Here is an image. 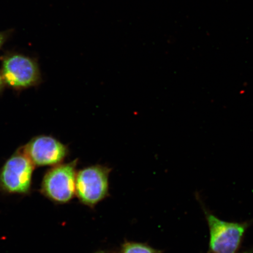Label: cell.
<instances>
[{
	"mask_svg": "<svg viewBox=\"0 0 253 253\" xmlns=\"http://www.w3.org/2000/svg\"><path fill=\"white\" fill-rule=\"evenodd\" d=\"M9 36V32H0V49L7 40Z\"/></svg>",
	"mask_w": 253,
	"mask_h": 253,
	"instance_id": "cell-8",
	"label": "cell"
},
{
	"mask_svg": "<svg viewBox=\"0 0 253 253\" xmlns=\"http://www.w3.org/2000/svg\"><path fill=\"white\" fill-rule=\"evenodd\" d=\"M1 72L5 86L15 90L25 89L40 83L39 64L30 56L12 53L2 59Z\"/></svg>",
	"mask_w": 253,
	"mask_h": 253,
	"instance_id": "cell-1",
	"label": "cell"
},
{
	"mask_svg": "<svg viewBox=\"0 0 253 253\" xmlns=\"http://www.w3.org/2000/svg\"><path fill=\"white\" fill-rule=\"evenodd\" d=\"M104 253L103 252H97V253Z\"/></svg>",
	"mask_w": 253,
	"mask_h": 253,
	"instance_id": "cell-11",
	"label": "cell"
},
{
	"mask_svg": "<svg viewBox=\"0 0 253 253\" xmlns=\"http://www.w3.org/2000/svg\"><path fill=\"white\" fill-rule=\"evenodd\" d=\"M210 228V253H236L248 223L228 222L204 210Z\"/></svg>",
	"mask_w": 253,
	"mask_h": 253,
	"instance_id": "cell-2",
	"label": "cell"
},
{
	"mask_svg": "<svg viewBox=\"0 0 253 253\" xmlns=\"http://www.w3.org/2000/svg\"><path fill=\"white\" fill-rule=\"evenodd\" d=\"M21 149L35 167L58 165L69 153L67 146L49 135L37 136Z\"/></svg>",
	"mask_w": 253,
	"mask_h": 253,
	"instance_id": "cell-6",
	"label": "cell"
},
{
	"mask_svg": "<svg viewBox=\"0 0 253 253\" xmlns=\"http://www.w3.org/2000/svg\"><path fill=\"white\" fill-rule=\"evenodd\" d=\"M121 253H160L148 245L138 243H126L123 246Z\"/></svg>",
	"mask_w": 253,
	"mask_h": 253,
	"instance_id": "cell-7",
	"label": "cell"
},
{
	"mask_svg": "<svg viewBox=\"0 0 253 253\" xmlns=\"http://www.w3.org/2000/svg\"><path fill=\"white\" fill-rule=\"evenodd\" d=\"M78 160L53 166L46 172L42 183V192L47 198L59 203H66L76 194Z\"/></svg>",
	"mask_w": 253,
	"mask_h": 253,
	"instance_id": "cell-4",
	"label": "cell"
},
{
	"mask_svg": "<svg viewBox=\"0 0 253 253\" xmlns=\"http://www.w3.org/2000/svg\"><path fill=\"white\" fill-rule=\"evenodd\" d=\"M34 169L23 150H18L0 170V188L11 194H26L31 188Z\"/></svg>",
	"mask_w": 253,
	"mask_h": 253,
	"instance_id": "cell-5",
	"label": "cell"
},
{
	"mask_svg": "<svg viewBox=\"0 0 253 253\" xmlns=\"http://www.w3.org/2000/svg\"><path fill=\"white\" fill-rule=\"evenodd\" d=\"M251 253V252H246L245 253Z\"/></svg>",
	"mask_w": 253,
	"mask_h": 253,
	"instance_id": "cell-10",
	"label": "cell"
},
{
	"mask_svg": "<svg viewBox=\"0 0 253 253\" xmlns=\"http://www.w3.org/2000/svg\"><path fill=\"white\" fill-rule=\"evenodd\" d=\"M5 84L4 83V79H3L1 72H0V93L4 90Z\"/></svg>",
	"mask_w": 253,
	"mask_h": 253,
	"instance_id": "cell-9",
	"label": "cell"
},
{
	"mask_svg": "<svg viewBox=\"0 0 253 253\" xmlns=\"http://www.w3.org/2000/svg\"><path fill=\"white\" fill-rule=\"evenodd\" d=\"M111 169L96 165L84 168L77 172L76 194L82 203L93 207L107 197Z\"/></svg>",
	"mask_w": 253,
	"mask_h": 253,
	"instance_id": "cell-3",
	"label": "cell"
}]
</instances>
